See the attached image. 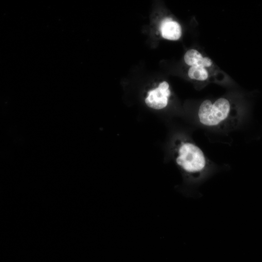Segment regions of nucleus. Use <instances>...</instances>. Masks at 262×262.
I'll use <instances>...</instances> for the list:
<instances>
[{"mask_svg": "<svg viewBox=\"0 0 262 262\" xmlns=\"http://www.w3.org/2000/svg\"><path fill=\"white\" fill-rule=\"evenodd\" d=\"M188 74L190 79L199 81H205L210 77L208 69L200 66H191Z\"/></svg>", "mask_w": 262, "mask_h": 262, "instance_id": "6", "label": "nucleus"}, {"mask_svg": "<svg viewBox=\"0 0 262 262\" xmlns=\"http://www.w3.org/2000/svg\"><path fill=\"white\" fill-rule=\"evenodd\" d=\"M176 162L186 174L195 179L201 178L207 168V161L202 150L189 142H182L179 146Z\"/></svg>", "mask_w": 262, "mask_h": 262, "instance_id": "2", "label": "nucleus"}, {"mask_svg": "<svg viewBox=\"0 0 262 262\" xmlns=\"http://www.w3.org/2000/svg\"><path fill=\"white\" fill-rule=\"evenodd\" d=\"M237 112L227 98L204 100L198 111L200 123L206 127L224 128L237 120Z\"/></svg>", "mask_w": 262, "mask_h": 262, "instance_id": "1", "label": "nucleus"}, {"mask_svg": "<svg viewBox=\"0 0 262 262\" xmlns=\"http://www.w3.org/2000/svg\"><path fill=\"white\" fill-rule=\"evenodd\" d=\"M168 83L164 81L160 83L156 88L150 90L145 99L146 104L150 108L160 110L165 107L170 95Z\"/></svg>", "mask_w": 262, "mask_h": 262, "instance_id": "3", "label": "nucleus"}, {"mask_svg": "<svg viewBox=\"0 0 262 262\" xmlns=\"http://www.w3.org/2000/svg\"><path fill=\"white\" fill-rule=\"evenodd\" d=\"M185 63L191 66H200L209 69L213 66L212 60L195 49L187 50L184 56Z\"/></svg>", "mask_w": 262, "mask_h": 262, "instance_id": "5", "label": "nucleus"}, {"mask_svg": "<svg viewBox=\"0 0 262 262\" xmlns=\"http://www.w3.org/2000/svg\"><path fill=\"white\" fill-rule=\"evenodd\" d=\"M160 30L163 37L168 40H178L181 35V28L179 23L169 18L162 21Z\"/></svg>", "mask_w": 262, "mask_h": 262, "instance_id": "4", "label": "nucleus"}]
</instances>
